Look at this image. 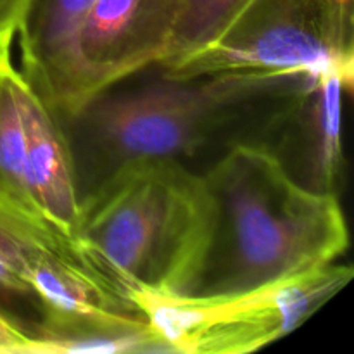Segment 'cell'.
<instances>
[{
  "label": "cell",
  "instance_id": "6da1fadb",
  "mask_svg": "<svg viewBox=\"0 0 354 354\" xmlns=\"http://www.w3.org/2000/svg\"><path fill=\"white\" fill-rule=\"evenodd\" d=\"M308 82V76L161 73L158 82L99 93L64 123L80 199L133 162H213L237 144L270 145Z\"/></svg>",
  "mask_w": 354,
  "mask_h": 354
},
{
  "label": "cell",
  "instance_id": "7a4b0ae2",
  "mask_svg": "<svg viewBox=\"0 0 354 354\" xmlns=\"http://www.w3.org/2000/svg\"><path fill=\"white\" fill-rule=\"evenodd\" d=\"M201 173L213 199L214 232L189 296L256 289L330 265L348 251L337 194L304 187L268 145H234Z\"/></svg>",
  "mask_w": 354,
  "mask_h": 354
},
{
  "label": "cell",
  "instance_id": "3957f363",
  "mask_svg": "<svg viewBox=\"0 0 354 354\" xmlns=\"http://www.w3.org/2000/svg\"><path fill=\"white\" fill-rule=\"evenodd\" d=\"M213 232L203 173L156 159L123 166L82 196L75 244L86 266L133 306L138 294H192Z\"/></svg>",
  "mask_w": 354,
  "mask_h": 354
},
{
  "label": "cell",
  "instance_id": "277c9868",
  "mask_svg": "<svg viewBox=\"0 0 354 354\" xmlns=\"http://www.w3.org/2000/svg\"><path fill=\"white\" fill-rule=\"evenodd\" d=\"M354 78V0H249L204 47L161 68L206 75Z\"/></svg>",
  "mask_w": 354,
  "mask_h": 354
},
{
  "label": "cell",
  "instance_id": "5b68a950",
  "mask_svg": "<svg viewBox=\"0 0 354 354\" xmlns=\"http://www.w3.org/2000/svg\"><path fill=\"white\" fill-rule=\"evenodd\" d=\"M341 261L256 289L218 296L138 294L131 299L168 353L245 354L299 328L351 282Z\"/></svg>",
  "mask_w": 354,
  "mask_h": 354
},
{
  "label": "cell",
  "instance_id": "8992f818",
  "mask_svg": "<svg viewBox=\"0 0 354 354\" xmlns=\"http://www.w3.org/2000/svg\"><path fill=\"white\" fill-rule=\"evenodd\" d=\"M183 7L185 0H97L80 38L88 99L151 66H161Z\"/></svg>",
  "mask_w": 354,
  "mask_h": 354
},
{
  "label": "cell",
  "instance_id": "52a82bcc",
  "mask_svg": "<svg viewBox=\"0 0 354 354\" xmlns=\"http://www.w3.org/2000/svg\"><path fill=\"white\" fill-rule=\"evenodd\" d=\"M97 0H33L17 31L21 69L35 92L61 118H75L88 102L80 38Z\"/></svg>",
  "mask_w": 354,
  "mask_h": 354
},
{
  "label": "cell",
  "instance_id": "ba28073f",
  "mask_svg": "<svg viewBox=\"0 0 354 354\" xmlns=\"http://www.w3.org/2000/svg\"><path fill=\"white\" fill-rule=\"evenodd\" d=\"M353 82L341 73L313 76L270 149L308 189L335 192L342 169V97Z\"/></svg>",
  "mask_w": 354,
  "mask_h": 354
},
{
  "label": "cell",
  "instance_id": "9c48e42d",
  "mask_svg": "<svg viewBox=\"0 0 354 354\" xmlns=\"http://www.w3.org/2000/svg\"><path fill=\"white\" fill-rule=\"evenodd\" d=\"M16 90L31 196L45 220L59 234L75 242L80 189L64 123L35 92L21 69Z\"/></svg>",
  "mask_w": 354,
  "mask_h": 354
},
{
  "label": "cell",
  "instance_id": "30bf717a",
  "mask_svg": "<svg viewBox=\"0 0 354 354\" xmlns=\"http://www.w3.org/2000/svg\"><path fill=\"white\" fill-rule=\"evenodd\" d=\"M66 263L85 265L78 258L40 248L0 216V310L41 337L44 310L35 287L45 273Z\"/></svg>",
  "mask_w": 354,
  "mask_h": 354
},
{
  "label": "cell",
  "instance_id": "8fae6325",
  "mask_svg": "<svg viewBox=\"0 0 354 354\" xmlns=\"http://www.w3.org/2000/svg\"><path fill=\"white\" fill-rule=\"evenodd\" d=\"M249 0H185L171 48L159 68L175 64L213 40Z\"/></svg>",
  "mask_w": 354,
  "mask_h": 354
},
{
  "label": "cell",
  "instance_id": "7c38bea8",
  "mask_svg": "<svg viewBox=\"0 0 354 354\" xmlns=\"http://www.w3.org/2000/svg\"><path fill=\"white\" fill-rule=\"evenodd\" d=\"M0 354H44V342L26 325L0 310Z\"/></svg>",
  "mask_w": 354,
  "mask_h": 354
},
{
  "label": "cell",
  "instance_id": "4fadbf2b",
  "mask_svg": "<svg viewBox=\"0 0 354 354\" xmlns=\"http://www.w3.org/2000/svg\"><path fill=\"white\" fill-rule=\"evenodd\" d=\"M31 3L33 0H0V33L16 37L26 21Z\"/></svg>",
  "mask_w": 354,
  "mask_h": 354
},
{
  "label": "cell",
  "instance_id": "5bb4252c",
  "mask_svg": "<svg viewBox=\"0 0 354 354\" xmlns=\"http://www.w3.org/2000/svg\"><path fill=\"white\" fill-rule=\"evenodd\" d=\"M0 35H2V33H0Z\"/></svg>",
  "mask_w": 354,
  "mask_h": 354
}]
</instances>
